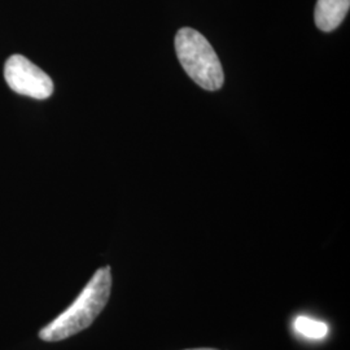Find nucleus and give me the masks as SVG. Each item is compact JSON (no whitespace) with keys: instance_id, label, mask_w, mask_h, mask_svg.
Here are the masks:
<instances>
[{"instance_id":"nucleus-1","label":"nucleus","mask_w":350,"mask_h":350,"mask_svg":"<svg viewBox=\"0 0 350 350\" xmlns=\"http://www.w3.org/2000/svg\"><path fill=\"white\" fill-rule=\"evenodd\" d=\"M111 291L112 273L111 267L105 266L94 274L88 286L65 312L39 331V338L50 342L62 341L86 329L108 304Z\"/></svg>"},{"instance_id":"nucleus-2","label":"nucleus","mask_w":350,"mask_h":350,"mask_svg":"<svg viewBox=\"0 0 350 350\" xmlns=\"http://www.w3.org/2000/svg\"><path fill=\"white\" fill-rule=\"evenodd\" d=\"M175 51L188 77L201 88L217 91L224 86L225 75L221 62L206 38L191 27L176 33Z\"/></svg>"},{"instance_id":"nucleus-3","label":"nucleus","mask_w":350,"mask_h":350,"mask_svg":"<svg viewBox=\"0 0 350 350\" xmlns=\"http://www.w3.org/2000/svg\"><path fill=\"white\" fill-rule=\"evenodd\" d=\"M4 78L12 91L37 100H44L53 92L50 75L21 55H13L7 60Z\"/></svg>"},{"instance_id":"nucleus-4","label":"nucleus","mask_w":350,"mask_h":350,"mask_svg":"<svg viewBox=\"0 0 350 350\" xmlns=\"http://www.w3.org/2000/svg\"><path fill=\"white\" fill-rule=\"evenodd\" d=\"M350 0H318L314 11L315 25L325 33L338 29L349 12Z\"/></svg>"},{"instance_id":"nucleus-5","label":"nucleus","mask_w":350,"mask_h":350,"mask_svg":"<svg viewBox=\"0 0 350 350\" xmlns=\"http://www.w3.org/2000/svg\"><path fill=\"white\" fill-rule=\"evenodd\" d=\"M295 329L302 336L313 340L325 338L328 334V325L308 317H299L295 321Z\"/></svg>"},{"instance_id":"nucleus-6","label":"nucleus","mask_w":350,"mask_h":350,"mask_svg":"<svg viewBox=\"0 0 350 350\" xmlns=\"http://www.w3.org/2000/svg\"><path fill=\"white\" fill-rule=\"evenodd\" d=\"M187 350H217V349H211V348H200V349H187Z\"/></svg>"}]
</instances>
